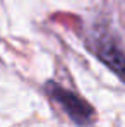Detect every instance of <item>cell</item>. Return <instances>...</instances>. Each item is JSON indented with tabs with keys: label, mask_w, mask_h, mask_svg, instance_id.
<instances>
[{
	"label": "cell",
	"mask_w": 125,
	"mask_h": 127,
	"mask_svg": "<svg viewBox=\"0 0 125 127\" xmlns=\"http://www.w3.org/2000/svg\"><path fill=\"white\" fill-rule=\"evenodd\" d=\"M46 91L53 98V101H57L60 105V108L74 122L84 126L86 122L91 120V117H93V108H91V105L86 103L84 100H81L75 93L65 89L60 84H55V83H50V84L46 86Z\"/></svg>",
	"instance_id": "cell-1"
},
{
	"label": "cell",
	"mask_w": 125,
	"mask_h": 127,
	"mask_svg": "<svg viewBox=\"0 0 125 127\" xmlns=\"http://www.w3.org/2000/svg\"><path fill=\"white\" fill-rule=\"evenodd\" d=\"M93 52L98 55L100 60H103L122 81H125V55L120 48L111 41L110 38H96L93 43Z\"/></svg>",
	"instance_id": "cell-2"
}]
</instances>
